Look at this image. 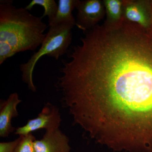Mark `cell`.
<instances>
[{
  "label": "cell",
  "mask_w": 152,
  "mask_h": 152,
  "mask_svg": "<svg viewBox=\"0 0 152 152\" xmlns=\"http://www.w3.org/2000/svg\"><path fill=\"white\" fill-rule=\"evenodd\" d=\"M56 87L74 124L116 151L152 152V31L124 22L84 32Z\"/></svg>",
  "instance_id": "cell-1"
},
{
  "label": "cell",
  "mask_w": 152,
  "mask_h": 152,
  "mask_svg": "<svg viewBox=\"0 0 152 152\" xmlns=\"http://www.w3.org/2000/svg\"><path fill=\"white\" fill-rule=\"evenodd\" d=\"M0 65L20 52L34 51L43 42L48 26L41 17L24 8L12 5V1H0Z\"/></svg>",
  "instance_id": "cell-2"
},
{
  "label": "cell",
  "mask_w": 152,
  "mask_h": 152,
  "mask_svg": "<svg viewBox=\"0 0 152 152\" xmlns=\"http://www.w3.org/2000/svg\"><path fill=\"white\" fill-rule=\"evenodd\" d=\"M73 27L67 24L49 26L48 31L40 48L33 54L26 63L20 65L22 80L32 91L35 92L37 91L33 77L34 69L38 61L46 55L58 60L60 57L67 53L72 43Z\"/></svg>",
  "instance_id": "cell-3"
},
{
  "label": "cell",
  "mask_w": 152,
  "mask_h": 152,
  "mask_svg": "<svg viewBox=\"0 0 152 152\" xmlns=\"http://www.w3.org/2000/svg\"><path fill=\"white\" fill-rule=\"evenodd\" d=\"M61 121L58 108L47 103L37 117L29 120L25 126L16 129L15 134L23 136L41 129L46 131L55 130L59 129Z\"/></svg>",
  "instance_id": "cell-4"
},
{
  "label": "cell",
  "mask_w": 152,
  "mask_h": 152,
  "mask_svg": "<svg viewBox=\"0 0 152 152\" xmlns=\"http://www.w3.org/2000/svg\"><path fill=\"white\" fill-rule=\"evenodd\" d=\"M76 26L84 32L94 27L105 16V9L102 0H77Z\"/></svg>",
  "instance_id": "cell-5"
},
{
  "label": "cell",
  "mask_w": 152,
  "mask_h": 152,
  "mask_svg": "<svg viewBox=\"0 0 152 152\" xmlns=\"http://www.w3.org/2000/svg\"><path fill=\"white\" fill-rule=\"evenodd\" d=\"M125 21L136 24L147 30H152V2L144 0H124Z\"/></svg>",
  "instance_id": "cell-6"
},
{
  "label": "cell",
  "mask_w": 152,
  "mask_h": 152,
  "mask_svg": "<svg viewBox=\"0 0 152 152\" xmlns=\"http://www.w3.org/2000/svg\"><path fill=\"white\" fill-rule=\"evenodd\" d=\"M69 140L59 129L46 131L43 137L34 142L37 152H69Z\"/></svg>",
  "instance_id": "cell-7"
},
{
  "label": "cell",
  "mask_w": 152,
  "mask_h": 152,
  "mask_svg": "<svg viewBox=\"0 0 152 152\" xmlns=\"http://www.w3.org/2000/svg\"><path fill=\"white\" fill-rule=\"evenodd\" d=\"M22 100L17 93H12L6 100H1L0 103V137H7L16 129L12 126L11 121L19 115L17 106Z\"/></svg>",
  "instance_id": "cell-8"
},
{
  "label": "cell",
  "mask_w": 152,
  "mask_h": 152,
  "mask_svg": "<svg viewBox=\"0 0 152 152\" xmlns=\"http://www.w3.org/2000/svg\"><path fill=\"white\" fill-rule=\"evenodd\" d=\"M106 19L103 25L106 28L118 27L125 21L124 18V0H103Z\"/></svg>",
  "instance_id": "cell-9"
},
{
  "label": "cell",
  "mask_w": 152,
  "mask_h": 152,
  "mask_svg": "<svg viewBox=\"0 0 152 152\" xmlns=\"http://www.w3.org/2000/svg\"><path fill=\"white\" fill-rule=\"evenodd\" d=\"M77 0H59L54 18L49 22V26L62 24L76 26L72 12L76 8Z\"/></svg>",
  "instance_id": "cell-10"
},
{
  "label": "cell",
  "mask_w": 152,
  "mask_h": 152,
  "mask_svg": "<svg viewBox=\"0 0 152 152\" xmlns=\"http://www.w3.org/2000/svg\"><path fill=\"white\" fill-rule=\"evenodd\" d=\"M35 5L42 6L44 8V13L41 17L42 19L48 16L49 22L54 18L58 9V4L55 0H32L25 7V9L28 11H31Z\"/></svg>",
  "instance_id": "cell-11"
},
{
  "label": "cell",
  "mask_w": 152,
  "mask_h": 152,
  "mask_svg": "<svg viewBox=\"0 0 152 152\" xmlns=\"http://www.w3.org/2000/svg\"><path fill=\"white\" fill-rule=\"evenodd\" d=\"M20 137V140L15 152H37L34 145V142L36 140L35 137L32 133Z\"/></svg>",
  "instance_id": "cell-12"
},
{
  "label": "cell",
  "mask_w": 152,
  "mask_h": 152,
  "mask_svg": "<svg viewBox=\"0 0 152 152\" xmlns=\"http://www.w3.org/2000/svg\"><path fill=\"white\" fill-rule=\"evenodd\" d=\"M20 140V137L13 141L0 143V152H15Z\"/></svg>",
  "instance_id": "cell-13"
}]
</instances>
